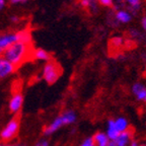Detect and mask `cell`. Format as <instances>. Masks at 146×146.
<instances>
[{
  "label": "cell",
  "instance_id": "obj_1",
  "mask_svg": "<svg viewBox=\"0 0 146 146\" xmlns=\"http://www.w3.org/2000/svg\"><path fill=\"white\" fill-rule=\"evenodd\" d=\"M33 50L34 49H33L32 44L23 43V42H15L5 51L3 56L17 68L21 64L25 63L27 60H29V58L32 57Z\"/></svg>",
  "mask_w": 146,
  "mask_h": 146
},
{
  "label": "cell",
  "instance_id": "obj_2",
  "mask_svg": "<svg viewBox=\"0 0 146 146\" xmlns=\"http://www.w3.org/2000/svg\"><path fill=\"white\" fill-rule=\"evenodd\" d=\"M76 113L73 110H66L64 111L62 114L57 116L55 119H53V121L49 123L48 125L44 128L43 134L45 137H48L59 131L62 127L64 126H69L72 125L76 122Z\"/></svg>",
  "mask_w": 146,
  "mask_h": 146
},
{
  "label": "cell",
  "instance_id": "obj_3",
  "mask_svg": "<svg viewBox=\"0 0 146 146\" xmlns=\"http://www.w3.org/2000/svg\"><path fill=\"white\" fill-rule=\"evenodd\" d=\"M21 122L17 117H13L6 123V125L0 131V140L5 143L13 141L19 132Z\"/></svg>",
  "mask_w": 146,
  "mask_h": 146
},
{
  "label": "cell",
  "instance_id": "obj_4",
  "mask_svg": "<svg viewBox=\"0 0 146 146\" xmlns=\"http://www.w3.org/2000/svg\"><path fill=\"white\" fill-rule=\"evenodd\" d=\"M62 74V69L60 65L54 60L46 62L42 69V77L48 84H53L60 78Z\"/></svg>",
  "mask_w": 146,
  "mask_h": 146
},
{
  "label": "cell",
  "instance_id": "obj_5",
  "mask_svg": "<svg viewBox=\"0 0 146 146\" xmlns=\"http://www.w3.org/2000/svg\"><path fill=\"white\" fill-rule=\"evenodd\" d=\"M23 106V96L21 91H15L8 103V110L12 115H18Z\"/></svg>",
  "mask_w": 146,
  "mask_h": 146
},
{
  "label": "cell",
  "instance_id": "obj_6",
  "mask_svg": "<svg viewBox=\"0 0 146 146\" xmlns=\"http://www.w3.org/2000/svg\"><path fill=\"white\" fill-rule=\"evenodd\" d=\"M15 42H17V35L15 33H6L0 35V56H3L5 51Z\"/></svg>",
  "mask_w": 146,
  "mask_h": 146
},
{
  "label": "cell",
  "instance_id": "obj_7",
  "mask_svg": "<svg viewBox=\"0 0 146 146\" xmlns=\"http://www.w3.org/2000/svg\"><path fill=\"white\" fill-rule=\"evenodd\" d=\"M16 70V67L11 64L4 56H0V80L11 76Z\"/></svg>",
  "mask_w": 146,
  "mask_h": 146
},
{
  "label": "cell",
  "instance_id": "obj_8",
  "mask_svg": "<svg viewBox=\"0 0 146 146\" xmlns=\"http://www.w3.org/2000/svg\"><path fill=\"white\" fill-rule=\"evenodd\" d=\"M134 98L140 103L146 104V85L142 82H135L131 87Z\"/></svg>",
  "mask_w": 146,
  "mask_h": 146
},
{
  "label": "cell",
  "instance_id": "obj_9",
  "mask_svg": "<svg viewBox=\"0 0 146 146\" xmlns=\"http://www.w3.org/2000/svg\"><path fill=\"white\" fill-rule=\"evenodd\" d=\"M133 139V132L131 129L124 133H121L116 139L111 140L109 146H128L130 141Z\"/></svg>",
  "mask_w": 146,
  "mask_h": 146
},
{
  "label": "cell",
  "instance_id": "obj_10",
  "mask_svg": "<svg viewBox=\"0 0 146 146\" xmlns=\"http://www.w3.org/2000/svg\"><path fill=\"white\" fill-rule=\"evenodd\" d=\"M132 13L126 8H118L115 12V19L119 23L127 25L132 21Z\"/></svg>",
  "mask_w": 146,
  "mask_h": 146
},
{
  "label": "cell",
  "instance_id": "obj_11",
  "mask_svg": "<svg viewBox=\"0 0 146 146\" xmlns=\"http://www.w3.org/2000/svg\"><path fill=\"white\" fill-rule=\"evenodd\" d=\"M92 139H94V145L96 146H109L111 140L109 139V137L107 136L105 132H102V131H98L96 134L92 136Z\"/></svg>",
  "mask_w": 146,
  "mask_h": 146
},
{
  "label": "cell",
  "instance_id": "obj_12",
  "mask_svg": "<svg viewBox=\"0 0 146 146\" xmlns=\"http://www.w3.org/2000/svg\"><path fill=\"white\" fill-rule=\"evenodd\" d=\"M32 58L36 61L48 62L51 60V55L44 49H35L32 52Z\"/></svg>",
  "mask_w": 146,
  "mask_h": 146
},
{
  "label": "cell",
  "instance_id": "obj_13",
  "mask_svg": "<svg viewBox=\"0 0 146 146\" xmlns=\"http://www.w3.org/2000/svg\"><path fill=\"white\" fill-rule=\"evenodd\" d=\"M79 4L90 13H96L98 11V0H79Z\"/></svg>",
  "mask_w": 146,
  "mask_h": 146
},
{
  "label": "cell",
  "instance_id": "obj_14",
  "mask_svg": "<svg viewBox=\"0 0 146 146\" xmlns=\"http://www.w3.org/2000/svg\"><path fill=\"white\" fill-rule=\"evenodd\" d=\"M114 124L117 131L120 134L126 132V131H128L130 129L129 128V122H128V120L125 117H118V118L114 119Z\"/></svg>",
  "mask_w": 146,
  "mask_h": 146
},
{
  "label": "cell",
  "instance_id": "obj_15",
  "mask_svg": "<svg viewBox=\"0 0 146 146\" xmlns=\"http://www.w3.org/2000/svg\"><path fill=\"white\" fill-rule=\"evenodd\" d=\"M105 133L107 134V136L109 137L110 140L116 139L117 137L120 135V133L117 131L116 127H115L114 119H110L109 121H108V123H107V131H106Z\"/></svg>",
  "mask_w": 146,
  "mask_h": 146
},
{
  "label": "cell",
  "instance_id": "obj_16",
  "mask_svg": "<svg viewBox=\"0 0 146 146\" xmlns=\"http://www.w3.org/2000/svg\"><path fill=\"white\" fill-rule=\"evenodd\" d=\"M123 1L125 4H127L129 11L132 13V15H136L141 9V0H123Z\"/></svg>",
  "mask_w": 146,
  "mask_h": 146
},
{
  "label": "cell",
  "instance_id": "obj_17",
  "mask_svg": "<svg viewBox=\"0 0 146 146\" xmlns=\"http://www.w3.org/2000/svg\"><path fill=\"white\" fill-rule=\"evenodd\" d=\"M16 35H17V42L32 44V35L29 30H27V29L19 30L16 32Z\"/></svg>",
  "mask_w": 146,
  "mask_h": 146
},
{
  "label": "cell",
  "instance_id": "obj_18",
  "mask_svg": "<svg viewBox=\"0 0 146 146\" xmlns=\"http://www.w3.org/2000/svg\"><path fill=\"white\" fill-rule=\"evenodd\" d=\"M111 45L114 49H120L124 45V38L122 36H115L111 39Z\"/></svg>",
  "mask_w": 146,
  "mask_h": 146
},
{
  "label": "cell",
  "instance_id": "obj_19",
  "mask_svg": "<svg viewBox=\"0 0 146 146\" xmlns=\"http://www.w3.org/2000/svg\"><path fill=\"white\" fill-rule=\"evenodd\" d=\"M98 5H102L104 7H113L115 5L114 0H98Z\"/></svg>",
  "mask_w": 146,
  "mask_h": 146
},
{
  "label": "cell",
  "instance_id": "obj_20",
  "mask_svg": "<svg viewBox=\"0 0 146 146\" xmlns=\"http://www.w3.org/2000/svg\"><path fill=\"white\" fill-rule=\"evenodd\" d=\"M79 146H96V145H94L92 137H87V138H85V139L80 143Z\"/></svg>",
  "mask_w": 146,
  "mask_h": 146
},
{
  "label": "cell",
  "instance_id": "obj_21",
  "mask_svg": "<svg viewBox=\"0 0 146 146\" xmlns=\"http://www.w3.org/2000/svg\"><path fill=\"white\" fill-rule=\"evenodd\" d=\"M34 146H50V142L47 138H42L39 141H36Z\"/></svg>",
  "mask_w": 146,
  "mask_h": 146
},
{
  "label": "cell",
  "instance_id": "obj_22",
  "mask_svg": "<svg viewBox=\"0 0 146 146\" xmlns=\"http://www.w3.org/2000/svg\"><path fill=\"white\" fill-rule=\"evenodd\" d=\"M6 146H27V144L23 143V142H18V141H15V140H13V141L6 143Z\"/></svg>",
  "mask_w": 146,
  "mask_h": 146
},
{
  "label": "cell",
  "instance_id": "obj_23",
  "mask_svg": "<svg viewBox=\"0 0 146 146\" xmlns=\"http://www.w3.org/2000/svg\"><path fill=\"white\" fill-rule=\"evenodd\" d=\"M141 27L143 29L144 33L146 34V15H144L143 17L141 18Z\"/></svg>",
  "mask_w": 146,
  "mask_h": 146
},
{
  "label": "cell",
  "instance_id": "obj_24",
  "mask_svg": "<svg viewBox=\"0 0 146 146\" xmlns=\"http://www.w3.org/2000/svg\"><path fill=\"white\" fill-rule=\"evenodd\" d=\"M139 144H140V142L138 141V140L133 138V139L130 141V143H129V145H128V146H139Z\"/></svg>",
  "mask_w": 146,
  "mask_h": 146
},
{
  "label": "cell",
  "instance_id": "obj_25",
  "mask_svg": "<svg viewBox=\"0 0 146 146\" xmlns=\"http://www.w3.org/2000/svg\"><path fill=\"white\" fill-rule=\"evenodd\" d=\"M10 21H11L12 23H17L18 21H19V17H18L17 15H12L11 17H10Z\"/></svg>",
  "mask_w": 146,
  "mask_h": 146
},
{
  "label": "cell",
  "instance_id": "obj_26",
  "mask_svg": "<svg viewBox=\"0 0 146 146\" xmlns=\"http://www.w3.org/2000/svg\"><path fill=\"white\" fill-rule=\"evenodd\" d=\"M29 1V0H10V3L11 4H19V3H25Z\"/></svg>",
  "mask_w": 146,
  "mask_h": 146
},
{
  "label": "cell",
  "instance_id": "obj_27",
  "mask_svg": "<svg viewBox=\"0 0 146 146\" xmlns=\"http://www.w3.org/2000/svg\"><path fill=\"white\" fill-rule=\"evenodd\" d=\"M5 4H6V0H0V11L5 7Z\"/></svg>",
  "mask_w": 146,
  "mask_h": 146
},
{
  "label": "cell",
  "instance_id": "obj_28",
  "mask_svg": "<svg viewBox=\"0 0 146 146\" xmlns=\"http://www.w3.org/2000/svg\"><path fill=\"white\" fill-rule=\"evenodd\" d=\"M142 60H143L144 64L146 65V52H145V53H143V55H142Z\"/></svg>",
  "mask_w": 146,
  "mask_h": 146
},
{
  "label": "cell",
  "instance_id": "obj_29",
  "mask_svg": "<svg viewBox=\"0 0 146 146\" xmlns=\"http://www.w3.org/2000/svg\"><path fill=\"white\" fill-rule=\"evenodd\" d=\"M0 146H6V143H5V142H2L1 140H0Z\"/></svg>",
  "mask_w": 146,
  "mask_h": 146
},
{
  "label": "cell",
  "instance_id": "obj_30",
  "mask_svg": "<svg viewBox=\"0 0 146 146\" xmlns=\"http://www.w3.org/2000/svg\"><path fill=\"white\" fill-rule=\"evenodd\" d=\"M139 146H146V143H140Z\"/></svg>",
  "mask_w": 146,
  "mask_h": 146
}]
</instances>
